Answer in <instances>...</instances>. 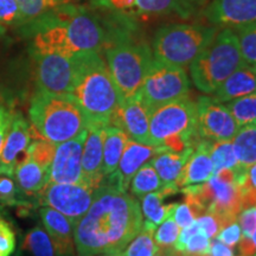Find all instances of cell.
<instances>
[{"label": "cell", "mask_w": 256, "mask_h": 256, "mask_svg": "<svg viewBox=\"0 0 256 256\" xmlns=\"http://www.w3.org/2000/svg\"><path fill=\"white\" fill-rule=\"evenodd\" d=\"M139 202L127 191L102 180L84 216L75 224L78 256L122 252L142 229Z\"/></svg>", "instance_id": "obj_1"}, {"label": "cell", "mask_w": 256, "mask_h": 256, "mask_svg": "<svg viewBox=\"0 0 256 256\" xmlns=\"http://www.w3.org/2000/svg\"><path fill=\"white\" fill-rule=\"evenodd\" d=\"M25 28L32 38L31 52H51L74 57L104 50L106 28L89 10L74 4L54 8Z\"/></svg>", "instance_id": "obj_2"}, {"label": "cell", "mask_w": 256, "mask_h": 256, "mask_svg": "<svg viewBox=\"0 0 256 256\" xmlns=\"http://www.w3.org/2000/svg\"><path fill=\"white\" fill-rule=\"evenodd\" d=\"M70 95L87 115L89 124H110L112 116L120 107L121 98L100 52L92 51L74 56Z\"/></svg>", "instance_id": "obj_3"}, {"label": "cell", "mask_w": 256, "mask_h": 256, "mask_svg": "<svg viewBox=\"0 0 256 256\" xmlns=\"http://www.w3.org/2000/svg\"><path fill=\"white\" fill-rule=\"evenodd\" d=\"M132 31L127 25L106 31L104 56L121 104L139 92L154 60L148 44L134 37Z\"/></svg>", "instance_id": "obj_4"}, {"label": "cell", "mask_w": 256, "mask_h": 256, "mask_svg": "<svg viewBox=\"0 0 256 256\" xmlns=\"http://www.w3.org/2000/svg\"><path fill=\"white\" fill-rule=\"evenodd\" d=\"M28 116L42 139L58 145L88 130V118L72 95L36 90Z\"/></svg>", "instance_id": "obj_5"}, {"label": "cell", "mask_w": 256, "mask_h": 256, "mask_svg": "<svg viewBox=\"0 0 256 256\" xmlns=\"http://www.w3.org/2000/svg\"><path fill=\"white\" fill-rule=\"evenodd\" d=\"M244 66L247 63L242 57L235 31L224 28L217 31L209 46L192 60L190 75L198 90L214 94L224 80Z\"/></svg>", "instance_id": "obj_6"}, {"label": "cell", "mask_w": 256, "mask_h": 256, "mask_svg": "<svg viewBox=\"0 0 256 256\" xmlns=\"http://www.w3.org/2000/svg\"><path fill=\"white\" fill-rule=\"evenodd\" d=\"M218 28L202 24H168L156 31L152 40L154 60L186 68L209 46Z\"/></svg>", "instance_id": "obj_7"}, {"label": "cell", "mask_w": 256, "mask_h": 256, "mask_svg": "<svg viewBox=\"0 0 256 256\" xmlns=\"http://www.w3.org/2000/svg\"><path fill=\"white\" fill-rule=\"evenodd\" d=\"M174 136H186L200 142L197 133L196 102L190 98H178L154 108L150 114V142L160 146L164 140Z\"/></svg>", "instance_id": "obj_8"}, {"label": "cell", "mask_w": 256, "mask_h": 256, "mask_svg": "<svg viewBox=\"0 0 256 256\" xmlns=\"http://www.w3.org/2000/svg\"><path fill=\"white\" fill-rule=\"evenodd\" d=\"M190 80L186 70L153 60L138 95L148 108H154L188 95Z\"/></svg>", "instance_id": "obj_9"}, {"label": "cell", "mask_w": 256, "mask_h": 256, "mask_svg": "<svg viewBox=\"0 0 256 256\" xmlns=\"http://www.w3.org/2000/svg\"><path fill=\"white\" fill-rule=\"evenodd\" d=\"M95 191L83 183H48L40 192V203L60 211L76 224L90 208Z\"/></svg>", "instance_id": "obj_10"}, {"label": "cell", "mask_w": 256, "mask_h": 256, "mask_svg": "<svg viewBox=\"0 0 256 256\" xmlns=\"http://www.w3.org/2000/svg\"><path fill=\"white\" fill-rule=\"evenodd\" d=\"M197 133L202 140H232L238 124L226 104L211 96H200L196 101Z\"/></svg>", "instance_id": "obj_11"}, {"label": "cell", "mask_w": 256, "mask_h": 256, "mask_svg": "<svg viewBox=\"0 0 256 256\" xmlns=\"http://www.w3.org/2000/svg\"><path fill=\"white\" fill-rule=\"evenodd\" d=\"M36 64L37 90L70 95L74 81V57L60 54L32 52Z\"/></svg>", "instance_id": "obj_12"}, {"label": "cell", "mask_w": 256, "mask_h": 256, "mask_svg": "<svg viewBox=\"0 0 256 256\" xmlns=\"http://www.w3.org/2000/svg\"><path fill=\"white\" fill-rule=\"evenodd\" d=\"M88 130L58 144L50 166L49 183H82V153Z\"/></svg>", "instance_id": "obj_13"}, {"label": "cell", "mask_w": 256, "mask_h": 256, "mask_svg": "<svg viewBox=\"0 0 256 256\" xmlns=\"http://www.w3.org/2000/svg\"><path fill=\"white\" fill-rule=\"evenodd\" d=\"M32 142V127L20 113H14L0 154V174L14 177V170L26 158Z\"/></svg>", "instance_id": "obj_14"}, {"label": "cell", "mask_w": 256, "mask_h": 256, "mask_svg": "<svg viewBox=\"0 0 256 256\" xmlns=\"http://www.w3.org/2000/svg\"><path fill=\"white\" fill-rule=\"evenodd\" d=\"M164 150H166L165 147L146 145L133 139H128L116 170L112 174L104 177V180L115 185L121 191H127L138 170Z\"/></svg>", "instance_id": "obj_15"}, {"label": "cell", "mask_w": 256, "mask_h": 256, "mask_svg": "<svg viewBox=\"0 0 256 256\" xmlns=\"http://www.w3.org/2000/svg\"><path fill=\"white\" fill-rule=\"evenodd\" d=\"M110 126L121 128L128 138L138 142H150V110L139 95L124 100L110 121Z\"/></svg>", "instance_id": "obj_16"}, {"label": "cell", "mask_w": 256, "mask_h": 256, "mask_svg": "<svg viewBox=\"0 0 256 256\" xmlns=\"http://www.w3.org/2000/svg\"><path fill=\"white\" fill-rule=\"evenodd\" d=\"M203 17L212 26L235 28L256 22V0H211Z\"/></svg>", "instance_id": "obj_17"}, {"label": "cell", "mask_w": 256, "mask_h": 256, "mask_svg": "<svg viewBox=\"0 0 256 256\" xmlns=\"http://www.w3.org/2000/svg\"><path fill=\"white\" fill-rule=\"evenodd\" d=\"M104 124H89L82 153V183L98 188L104 180L102 159H104Z\"/></svg>", "instance_id": "obj_18"}, {"label": "cell", "mask_w": 256, "mask_h": 256, "mask_svg": "<svg viewBox=\"0 0 256 256\" xmlns=\"http://www.w3.org/2000/svg\"><path fill=\"white\" fill-rule=\"evenodd\" d=\"M40 215L44 229L52 240L58 256L75 255V242H74L75 224L60 211L50 206H42Z\"/></svg>", "instance_id": "obj_19"}, {"label": "cell", "mask_w": 256, "mask_h": 256, "mask_svg": "<svg viewBox=\"0 0 256 256\" xmlns=\"http://www.w3.org/2000/svg\"><path fill=\"white\" fill-rule=\"evenodd\" d=\"M211 144L209 140H200L194 147V152L188 156L180 174L176 182L177 188H185L188 185L206 183L212 176V162H211Z\"/></svg>", "instance_id": "obj_20"}, {"label": "cell", "mask_w": 256, "mask_h": 256, "mask_svg": "<svg viewBox=\"0 0 256 256\" xmlns=\"http://www.w3.org/2000/svg\"><path fill=\"white\" fill-rule=\"evenodd\" d=\"M256 92V70L252 66H244L234 72L214 92V98L222 104Z\"/></svg>", "instance_id": "obj_21"}, {"label": "cell", "mask_w": 256, "mask_h": 256, "mask_svg": "<svg viewBox=\"0 0 256 256\" xmlns=\"http://www.w3.org/2000/svg\"><path fill=\"white\" fill-rule=\"evenodd\" d=\"M50 170L31 159L26 156L23 162L14 170V178L17 183L19 190L24 194L32 196V194H40L49 183Z\"/></svg>", "instance_id": "obj_22"}, {"label": "cell", "mask_w": 256, "mask_h": 256, "mask_svg": "<svg viewBox=\"0 0 256 256\" xmlns=\"http://www.w3.org/2000/svg\"><path fill=\"white\" fill-rule=\"evenodd\" d=\"M200 0H134L132 12L145 14H177L188 18Z\"/></svg>", "instance_id": "obj_23"}, {"label": "cell", "mask_w": 256, "mask_h": 256, "mask_svg": "<svg viewBox=\"0 0 256 256\" xmlns=\"http://www.w3.org/2000/svg\"><path fill=\"white\" fill-rule=\"evenodd\" d=\"M128 139L130 138L121 128L110 124L104 127V159H102L104 178L112 174L116 170Z\"/></svg>", "instance_id": "obj_24"}, {"label": "cell", "mask_w": 256, "mask_h": 256, "mask_svg": "<svg viewBox=\"0 0 256 256\" xmlns=\"http://www.w3.org/2000/svg\"><path fill=\"white\" fill-rule=\"evenodd\" d=\"M194 148H188L182 153H176L168 150L159 152L151 159V164L154 166L156 174L162 179V184L176 185V182L180 174L182 168Z\"/></svg>", "instance_id": "obj_25"}, {"label": "cell", "mask_w": 256, "mask_h": 256, "mask_svg": "<svg viewBox=\"0 0 256 256\" xmlns=\"http://www.w3.org/2000/svg\"><path fill=\"white\" fill-rule=\"evenodd\" d=\"M177 191L178 188L176 185H165L164 188H162L158 191L145 194L142 198V212L145 216L146 222L159 226L174 211L176 206V203L162 206V200L166 197L177 194Z\"/></svg>", "instance_id": "obj_26"}, {"label": "cell", "mask_w": 256, "mask_h": 256, "mask_svg": "<svg viewBox=\"0 0 256 256\" xmlns=\"http://www.w3.org/2000/svg\"><path fill=\"white\" fill-rule=\"evenodd\" d=\"M234 152L240 165L243 168L256 162V124H247L238 128V133L232 140Z\"/></svg>", "instance_id": "obj_27"}, {"label": "cell", "mask_w": 256, "mask_h": 256, "mask_svg": "<svg viewBox=\"0 0 256 256\" xmlns=\"http://www.w3.org/2000/svg\"><path fill=\"white\" fill-rule=\"evenodd\" d=\"M130 188L133 196L142 200L145 194L156 192L164 188V184L156 174L154 166L151 162H148V164H145L138 170V172L130 180Z\"/></svg>", "instance_id": "obj_28"}, {"label": "cell", "mask_w": 256, "mask_h": 256, "mask_svg": "<svg viewBox=\"0 0 256 256\" xmlns=\"http://www.w3.org/2000/svg\"><path fill=\"white\" fill-rule=\"evenodd\" d=\"M23 247L32 256H58L50 235L40 226L26 234Z\"/></svg>", "instance_id": "obj_29"}, {"label": "cell", "mask_w": 256, "mask_h": 256, "mask_svg": "<svg viewBox=\"0 0 256 256\" xmlns=\"http://www.w3.org/2000/svg\"><path fill=\"white\" fill-rule=\"evenodd\" d=\"M226 106L238 127L256 124V92L226 102Z\"/></svg>", "instance_id": "obj_30"}, {"label": "cell", "mask_w": 256, "mask_h": 256, "mask_svg": "<svg viewBox=\"0 0 256 256\" xmlns=\"http://www.w3.org/2000/svg\"><path fill=\"white\" fill-rule=\"evenodd\" d=\"M156 226L150 222H144L142 229L134 238L130 244L127 246L126 256H156L158 247L153 240V234Z\"/></svg>", "instance_id": "obj_31"}, {"label": "cell", "mask_w": 256, "mask_h": 256, "mask_svg": "<svg viewBox=\"0 0 256 256\" xmlns=\"http://www.w3.org/2000/svg\"><path fill=\"white\" fill-rule=\"evenodd\" d=\"M211 162H212V174L222 168H238L240 162L234 152L232 140L226 142H212L211 144Z\"/></svg>", "instance_id": "obj_32"}, {"label": "cell", "mask_w": 256, "mask_h": 256, "mask_svg": "<svg viewBox=\"0 0 256 256\" xmlns=\"http://www.w3.org/2000/svg\"><path fill=\"white\" fill-rule=\"evenodd\" d=\"M17 2L26 25L68 2V0H17Z\"/></svg>", "instance_id": "obj_33"}, {"label": "cell", "mask_w": 256, "mask_h": 256, "mask_svg": "<svg viewBox=\"0 0 256 256\" xmlns=\"http://www.w3.org/2000/svg\"><path fill=\"white\" fill-rule=\"evenodd\" d=\"M238 36L240 50L248 66H256V22L232 28Z\"/></svg>", "instance_id": "obj_34"}, {"label": "cell", "mask_w": 256, "mask_h": 256, "mask_svg": "<svg viewBox=\"0 0 256 256\" xmlns=\"http://www.w3.org/2000/svg\"><path fill=\"white\" fill-rule=\"evenodd\" d=\"M172 212L160 223L159 228L153 234V240L158 248H171L178 238L179 226L174 220Z\"/></svg>", "instance_id": "obj_35"}, {"label": "cell", "mask_w": 256, "mask_h": 256, "mask_svg": "<svg viewBox=\"0 0 256 256\" xmlns=\"http://www.w3.org/2000/svg\"><path fill=\"white\" fill-rule=\"evenodd\" d=\"M56 146L57 145H55V144L44 139L34 140V142H31L30 146H28V156L43 168L50 170L54 154H55L56 151Z\"/></svg>", "instance_id": "obj_36"}, {"label": "cell", "mask_w": 256, "mask_h": 256, "mask_svg": "<svg viewBox=\"0 0 256 256\" xmlns=\"http://www.w3.org/2000/svg\"><path fill=\"white\" fill-rule=\"evenodd\" d=\"M0 25L2 28H23L25 20L17 0H0Z\"/></svg>", "instance_id": "obj_37"}, {"label": "cell", "mask_w": 256, "mask_h": 256, "mask_svg": "<svg viewBox=\"0 0 256 256\" xmlns=\"http://www.w3.org/2000/svg\"><path fill=\"white\" fill-rule=\"evenodd\" d=\"M20 190L14 177L0 174V202L14 206V204H25L20 198Z\"/></svg>", "instance_id": "obj_38"}, {"label": "cell", "mask_w": 256, "mask_h": 256, "mask_svg": "<svg viewBox=\"0 0 256 256\" xmlns=\"http://www.w3.org/2000/svg\"><path fill=\"white\" fill-rule=\"evenodd\" d=\"M16 234L5 220L0 218V256H11L16 250Z\"/></svg>", "instance_id": "obj_39"}, {"label": "cell", "mask_w": 256, "mask_h": 256, "mask_svg": "<svg viewBox=\"0 0 256 256\" xmlns=\"http://www.w3.org/2000/svg\"><path fill=\"white\" fill-rule=\"evenodd\" d=\"M210 238L203 232H198L188 240L183 254L186 255H206L210 252Z\"/></svg>", "instance_id": "obj_40"}, {"label": "cell", "mask_w": 256, "mask_h": 256, "mask_svg": "<svg viewBox=\"0 0 256 256\" xmlns=\"http://www.w3.org/2000/svg\"><path fill=\"white\" fill-rule=\"evenodd\" d=\"M242 232L241 226L238 220L228 224L226 226H224L222 230H220V232L216 235L217 241L224 243L226 246H228L230 248L236 247L238 244L240 240H241Z\"/></svg>", "instance_id": "obj_41"}, {"label": "cell", "mask_w": 256, "mask_h": 256, "mask_svg": "<svg viewBox=\"0 0 256 256\" xmlns=\"http://www.w3.org/2000/svg\"><path fill=\"white\" fill-rule=\"evenodd\" d=\"M95 8L108 10L116 14H128L132 12L134 0H92Z\"/></svg>", "instance_id": "obj_42"}, {"label": "cell", "mask_w": 256, "mask_h": 256, "mask_svg": "<svg viewBox=\"0 0 256 256\" xmlns=\"http://www.w3.org/2000/svg\"><path fill=\"white\" fill-rule=\"evenodd\" d=\"M238 222L241 226L242 236L244 238H252L254 234L256 226V217H255V206L243 209L238 217Z\"/></svg>", "instance_id": "obj_43"}, {"label": "cell", "mask_w": 256, "mask_h": 256, "mask_svg": "<svg viewBox=\"0 0 256 256\" xmlns=\"http://www.w3.org/2000/svg\"><path fill=\"white\" fill-rule=\"evenodd\" d=\"M198 226L209 238H215L220 230H222L218 218L212 214H204L196 218Z\"/></svg>", "instance_id": "obj_44"}, {"label": "cell", "mask_w": 256, "mask_h": 256, "mask_svg": "<svg viewBox=\"0 0 256 256\" xmlns=\"http://www.w3.org/2000/svg\"><path fill=\"white\" fill-rule=\"evenodd\" d=\"M172 216H174V220L176 223L178 224L179 228H185V226H188L190 224L194 223V217L192 215V211L186 203L184 204H176L174 212H172Z\"/></svg>", "instance_id": "obj_45"}, {"label": "cell", "mask_w": 256, "mask_h": 256, "mask_svg": "<svg viewBox=\"0 0 256 256\" xmlns=\"http://www.w3.org/2000/svg\"><path fill=\"white\" fill-rule=\"evenodd\" d=\"M14 112L8 110L5 106H0V154H2V146H4V140L8 133V130L11 124L12 118H14Z\"/></svg>", "instance_id": "obj_46"}, {"label": "cell", "mask_w": 256, "mask_h": 256, "mask_svg": "<svg viewBox=\"0 0 256 256\" xmlns=\"http://www.w3.org/2000/svg\"><path fill=\"white\" fill-rule=\"evenodd\" d=\"M209 256H235V252L228 246L215 238L210 244Z\"/></svg>", "instance_id": "obj_47"}, {"label": "cell", "mask_w": 256, "mask_h": 256, "mask_svg": "<svg viewBox=\"0 0 256 256\" xmlns=\"http://www.w3.org/2000/svg\"><path fill=\"white\" fill-rule=\"evenodd\" d=\"M244 185L256 190V162L247 168V180Z\"/></svg>", "instance_id": "obj_48"}, {"label": "cell", "mask_w": 256, "mask_h": 256, "mask_svg": "<svg viewBox=\"0 0 256 256\" xmlns=\"http://www.w3.org/2000/svg\"><path fill=\"white\" fill-rule=\"evenodd\" d=\"M98 256H126V254L122 252H114V254H101V255H98Z\"/></svg>", "instance_id": "obj_49"}, {"label": "cell", "mask_w": 256, "mask_h": 256, "mask_svg": "<svg viewBox=\"0 0 256 256\" xmlns=\"http://www.w3.org/2000/svg\"><path fill=\"white\" fill-rule=\"evenodd\" d=\"M255 217H256V206H255ZM252 243H254L255 249H256V226H255L254 234H252Z\"/></svg>", "instance_id": "obj_50"}, {"label": "cell", "mask_w": 256, "mask_h": 256, "mask_svg": "<svg viewBox=\"0 0 256 256\" xmlns=\"http://www.w3.org/2000/svg\"><path fill=\"white\" fill-rule=\"evenodd\" d=\"M4 34H5V28H2V25H0V37H2Z\"/></svg>", "instance_id": "obj_51"}]
</instances>
